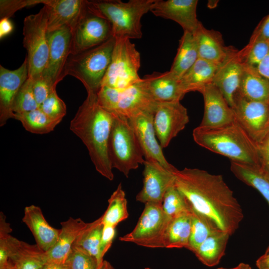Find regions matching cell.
<instances>
[{
	"instance_id": "27",
	"label": "cell",
	"mask_w": 269,
	"mask_h": 269,
	"mask_svg": "<svg viewBox=\"0 0 269 269\" xmlns=\"http://www.w3.org/2000/svg\"><path fill=\"white\" fill-rule=\"evenodd\" d=\"M219 66L198 58L179 80L183 94L185 95L191 91L200 92L206 86L213 83Z\"/></svg>"
},
{
	"instance_id": "17",
	"label": "cell",
	"mask_w": 269,
	"mask_h": 269,
	"mask_svg": "<svg viewBox=\"0 0 269 269\" xmlns=\"http://www.w3.org/2000/svg\"><path fill=\"white\" fill-rule=\"evenodd\" d=\"M143 164V186L136 200L144 204L149 202L162 203L167 190L175 184L174 171L154 160L145 159Z\"/></svg>"
},
{
	"instance_id": "46",
	"label": "cell",
	"mask_w": 269,
	"mask_h": 269,
	"mask_svg": "<svg viewBox=\"0 0 269 269\" xmlns=\"http://www.w3.org/2000/svg\"><path fill=\"white\" fill-rule=\"evenodd\" d=\"M252 36L258 38L269 39V14L257 27Z\"/></svg>"
},
{
	"instance_id": "49",
	"label": "cell",
	"mask_w": 269,
	"mask_h": 269,
	"mask_svg": "<svg viewBox=\"0 0 269 269\" xmlns=\"http://www.w3.org/2000/svg\"><path fill=\"white\" fill-rule=\"evenodd\" d=\"M258 269H269V252L261 256L256 261Z\"/></svg>"
},
{
	"instance_id": "50",
	"label": "cell",
	"mask_w": 269,
	"mask_h": 269,
	"mask_svg": "<svg viewBox=\"0 0 269 269\" xmlns=\"http://www.w3.org/2000/svg\"><path fill=\"white\" fill-rule=\"evenodd\" d=\"M40 269H69L65 264L46 263Z\"/></svg>"
},
{
	"instance_id": "12",
	"label": "cell",
	"mask_w": 269,
	"mask_h": 269,
	"mask_svg": "<svg viewBox=\"0 0 269 269\" xmlns=\"http://www.w3.org/2000/svg\"><path fill=\"white\" fill-rule=\"evenodd\" d=\"M232 109L236 121L259 143L269 131V103L249 100L237 93Z\"/></svg>"
},
{
	"instance_id": "18",
	"label": "cell",
	"mask_w": 269,
	"mask_h": 269,
	"mask_svg": "<svg viewBox=\"0 0 269 269\" xmlns=\"http://www.w3.org/2000/svg\"><path fill=\"white\" fill-rule=\"evenodd\" d=\"M245 59L243 49H235L219 66L213 79V84L220 90L232 108L240 87Z\"/></svg>"
},
{
	"instance_id": "4",
	"label": "cell",
	"mask_w": 269,
	"mask_h": 269,
	"mask_svg": "<svg viewBox=\"0 0 269 269\" xmlns=\"http://www.w3.org/2000/svg\"><path fill=\"white\" fill-rule=\"evenodd\" d=\"M154 0H86L87 8L107 20L115 38L140 39L142 36L141 19L150 11Z\"/></svg>"
},
{
	"instance_id": "48",
	"label": "cell",
	"mask_w": 269,
	"mask_h": 269,
	"mask_svg": "<svg viewBox=\"0 0 269 269\" xmlns=\"http://www.w3.org/2000/svg\"><path fill=\"white\" fill-rule=\"evenodd\" d=\"M258 72L269 81V53L256 68Z\"/></svg>"
},
{
	"instance_id": "11",
	"label": "cell",
	"mask_w": 269,
	"mask_h": 269,
	"mask_svg": "<svg viewBox=\"0 0 269 269\" xmlns=\"http://www.w3.org/2000/svg\"><path fill=\"white\" fill-rule=\"evenodd\" d=\"M113 36L111 23L89 11L87 7L72 30L71 54L99 45Z\"/></svg>"
},
{
	"instance_id": "21",
	"label": "cell",
	"mask_w": 269,
	"mask_h": 269,
	"mask_svg": "<svg viewBox=\"0 0 269 269\" xmlns=\"http://www.w3.org/2000/svg\"><path fill=\"white\" fill-rule=\"evenodd\" d=\"M204 102V112L200 126L216 127L236 121L233 109L218 88L211 83L200 92Z\"/></svg>"
},
{
	"instance_id": "28",
	"label": "cell",
	"mask_w": 269,
	"mask_h": 269,
	"mask_svg": "<svg viewBox=\"0 0 269 269\" xmlns=\"http://www.w3.org/2000/svg\"><path fill=\"white\" fill-rule=\"evenodd\" d=\"M234 175L246 184L257 190L269 205V172L261 165H250L231 161ZM269 252V245L265 253Z\"/></svg>"
},
{
	"instance_id": "33",
	"label": "cell",
	"mask_w": 269,
	"mask_h": 269,
	"mask_svg": "<svg viewBox=\"0 0 269 269\" xmlns=\"http://www.w3.org/2000/svg\"><path fill=\"white\" fill-rule=\"evenodd\" d=\"M189 206L191 228L188 246L186 249L193 253L208 237L221 230L208 218L195 211L189 203Z\"/></svg>"
},
{
	"instance_id": "51",
	"label": "cell",
	"mask_w": 269,
	"mask_h": 269,
	"mask_svg": "<svg viewBox=\"0 0 269 269\" xmlns=\"http://www.w3.org/2000/svg\"><path fill=\"white\" fill-rule=\"evenodd\" d=\"M216 269H252V268L249 265L244 263H241L237 266L233 268L227 269L224 268H219Z\"/></svg>"
},
{
	"instance_id": "22",
	"label": "cell",
	"mask_w": 269,
	"mask_h": 269,
	"mask_svg": "<svg viewBox=\"0 0 269 269\" xmlns=\"http://www.w3.org/2000/svg\"><path fill=\"white\" fill-rule=\"evenodd\" d=\"M140 87L157 103L180 101L184 96L176 79L169 71L154 72L137 82Z\"/></svg>"
},
{
	"instance_id": "47",
	"label": "cell",
	"mask_w": 269,
	"mask_h": 269,
	"mask_svg": "<svg viewBox=\"0 0 269 269\" xmlns=\"http://www.w3.org/2000/svg\"><path fill=\"white\" fill-rule=\"evenodd\" d=\"M13 29V25L9 18H3L0 20V38L9 35Z\"/></svg>"
},
{
	"instance_id": "7",
	"label": "cell",
	"mask_w": 269,
	"mask_h": 269,
	"mask_svg": "<svg viewBox=\"0 0 269 269\" xmlns=\"http://www.w3.org/2000/svg\"><path fill=\"white\" fill-rule=\"evenodd\" d=\"M48 20V13L45 5L37 13L29 15L24 19L23 45L27 51L28 78L33 80L42 76L47 63Z\"/></svg>"
},
{
	"instance_id": "9",
	"label": "cell",
	"mask_w": 269,
	"mask_h": 269,
	"mask_svg": "<svg viewBox=\"0 0 269 269\" xmlns=\"http://www.w3.org/2000/svg\"><path fill=\"white\" fill-rule=\"evenodd\" d=\"M97 97L99 104L103 109L128 119L142 112L155 113L158 104L137 82L122 89L102 86Z\"/></svg>"
},
{
	"instance_id": "53",
	"label": "cell",
	"mask_w": 269,
	"mask_h": 269,
	"mask_svg": "<svg viewBox=\"0 0 269 269\" xmlns=\"http://www.w3.org/2000/svg\"><path fill=\"white\" fill-rule=\"evenodd\" d=\"M3 269H16L13 263L9 260L8 264Z\"/></svg>"
},
{
	"instance_id": "20",
	"label": "cell",
	"mask_w": 269,
	"mask_h": 269,
	"mask_svg": "<svg viewBox=\"0 0 269 269\" xmlns=\"http://www.w3.org/2000/svg\"><path fill=\"white\" fill-rule=\"evenodd\" d=\"M197 0H154L150 11L154 15L178 23L184 31L194 33L200 21L197 18Z\"/></svg>"
},
{
	"instance_id": "45",
	"label": "cell",
	"mask_w": 269,
	"mask_h": 269,
	"mask_svg": "<svg viewBox=\"0 0 269 269\" xmlns=\"http://www.w3.org/2000/svg\"><path fill=\"white\" fill-rule=\"evenodd\" d=\"M261 165L269 172V131L257 143Z\"/></svg>"
},
{
	"instance_id": "6",
	"label": "cell",
	"mask_w": 269,
	"mask_h": 269,
	"mask_svg": "<svg viewBox=\"0 0 269 269\" xmlns=\"http://www.w3.org/2000/svg\"><path fill=\"white\" fill-rule=\"evenodd\" d=\"M113 116L108 142V156L112 168L128 177L130 172L143 164L145 159L128 119L115 114Z\"/></svg>"
},
{
	"instance_id": "19",
	"label": "cell",
	"mask_w": 269,
	"mask_h": 269,
	"mask_svg": "<svg viewBox=\"0 0 269 269\" xmlns=\"http://www.w3.org/2000/svg\"><path fill=\"white\" fill-rule=\"evenodd\" d=\"M28 78V65L26 57L21 66L9 70L0 65V126L13 118L12 106L15 97Z\"/></svg>"
},
{
	"instance_id": "16",
	"label": "cell",
	"mask_w": 269,
	"mask_h": 269,
	"mask_svg": "<svg viewBox=\"0 0 269 269\" xmlns=\"http://www.w3.org/2000/svg\"><path fill=\"white\" fill-rule=\"evenodd\" d=\"M154 113L144 112L128 119L141 148L145 160H154L167 169L176 168L169 163L163 155L162 148L156 139L154 127Z\"/></svg>"
},
{
	"instance_id": "2",
	"label": "cell",
	"mask_w": 269,
	"mask_h": 269,
	"mask_svg": "<svg viewBox=\"0 0 269 269\" xmlns=\"http://www.w3.org/2000/svg\"><path fill=\"white\" fill-rule=\"evenodd\" d=\"M113 116L99 104L96 94L89 93L70 124V130L86 146L96 170L109 180L114 177L108 153Z\"/></svg>"
},
{
	"instance_id": "40",
	"label": "cell",
	"mask_w": 269,
	"mask_h": 269,
	"mask_svg": "<svg viewBox=\"0 0 269 269\" xmlns=\"http://www.w3.org/2000/svg\"><path fill=\"white\" fill-rule=\"evenodd\" d=\"M69 269H98L97 259L84 251L72 247L65 263Z\"/></svg>"
},
{
	"instance_id": "14",
	"label": "cell",
	"mask_w": 269,
	"mask_h": 269,
	"mask_svg": "<svg viewBox=\"0 0 269 269\" xmlns=\"http://www.w3.org/2000/svg\"><path fill=\"white\" fill-rule=\"evenodd\" d=\"M10 224L4 215L0 216V244L7 250L9 260L16 269H40L44 264V252L12 236Z\"/></svg>"
},
{
	"instance_id": "8",
	"label": "cell",
	"mask_w": 269,
	"mask_h": 269,
	"mask_svg": "<svg viewBox=\"0 0 269 269\" xmlns=\"http://www.w3.org/2000/svg\"><path fill=\"white\" fill-rule=\"evenodd\" d=\"M140 57L134 44L128 38H116L109 67L102 86L122 89L139 81Z\"/></svg>"
},
{
	"instance_id": "32",
	"label": "cell",
	"mask_w": 269,
	"mask_h": 269,
	"mask_svg": "<svg viewBox=\"0 0 269 269\" xmlns=\"http://www.w3.org/2000/svg\"><path fill=\"white\" fill-rule=\"evenodd\" d=\"M191 228V219L189 206L188 211L169 222L163 237L164 248L186 249L188 246Z\"/></svg>"
},
{
	"instance_id": "34",
	"label": "cell",
	"mask_w": 269,
	"mask_h": 269,
	"mask_svg": "<svg viewBox=\"0 0 269 269\" xmlns=\"http://www.w3.org/2000/svg\"><path fill=\"white\" fill-rule=\"evenodd\" d=\"M13 119L20 121L26 131L36 134H45L53 131L61 122L50 118L40 108L23 113L15 114Z\"/></svg>"
},
{
	"instance_id": "35",
	"label": "cell",
	"mask_w": 269,
	"mask_h": 269,
	"mask_svg": "<svg viewBox=\"0 0 269 269\" xmlns=\"http://www.w3.org/2000/svg\"><path fill=\"white\" fill-rule=\"evenodd\" d=\"M102 217L89 223L88 227L78 237L73 246L78 248L95 257L99 267L102 263L100 260L99 248L103 229Z\"/></svg>"
},
{
	"instance_id": "5",
	"label": "cell",
	"mask_w": 269,
	"mask_h": 269,
	"mask_svg": "<svg viewBox=\"0 0 269 269\" xmlns=\"http://www.w3.org/2000/svg\"><path fill=\"white\" fill-rule=\"evenodd\" d=\"M115 42L113 36L99 45L70 54L65 63L63 78L67 75L74 77L83 84L87 93L97 94L110 63Z\"/></svg>"
},
{
	"instance_id": "54",
	"label": "cell",
	"mask_w": 269,
	"mask_h": 269,
	"mask_svg": "<svg viewBox=\"0 0 269 269\" xmlns=\"http://www.w3.org/2000/svg\"><path fill=\"white\" fill-rule=\"evenodd\" d=\"M144 269H151L150 268H145Z\"/></svg>"
},
{
	"instance_id": "15",
	"label": "cell",
	"mask_w": 269,
	"mask_h": 269,
	"mask_svg": "<svg viewBox=\"0 0 269 269\" xmlns=\"http://www.w3.org/2000/svg\"><path fill=\"white\" fill-rule=\"evenodd\" d=\"M188 122L187 110L180 101L158 103L153 127L161 147H167Z\"/></svg>"
},
{
	"instance_id": "39",
	"label": "cell",
	"mask_w": 269,
	"mask_h": 269,
	"mask_svg": "<svg viewBox=\"0 0 269 269\" xmlns=\"http://www.w3.org/2000/svg\"><path fill=\"white\" fill-rule=\"evenodd\" d=\"M244 48L247 53L245 63L256 68L269 53V39L251 36L249 43Z\"/></svg>"
},
{
	"instance_id": "36",
	"label": "cell",
	"mask_w": 269,
	"mask_h": 269,
	"mask_svg": "<svg viewBox=\"0 0 269 269\" xmlns=\"http://www.w3.org/2000/svg\"><path fill=\"white\" fill-rule=\"evenodd\" d=\"M108 206L102 216L103 225L116 226L129 216L127 200L121 183L108 200Z\"/></svg>"
},
{
	"instance_id": "31",
	"label": "cell",
	"mask_w": 269,
	"mask_h": 269,
	"mask_svg": "<svg viewBox=\"0 0 269 269\" xmlns=\"http://www.w3.org/2000/svg\"><path fill=\"white\" fill-rule=\"evenodd\" d=\"M230 236L228 233L219 231L208 237L193 253L205 266H215L225 255Z\"/></svg>"
},
{
	"instance_id": "24",
	"label": "cell",
	"mask_w": 269,
	"mask_h": 269,
	"mask_svg": "<svg viewBox=\"0 0 269 269\" xmlns=\"http://www.w3.org/2000/svg\"><path fill=\"white\" fill-rule=\"evenodd\" d=\"M60 224L61 228L57 242L51 249L44 253V264H65L75 242L89 223H85L80 218L70 217Z\"/></svg>"
},
{
	"instance_id": "10",
	"label": "cell",
	"mask_w": 269,
	"mask_h": 269,
	"mask_svg": "<svg viewBox=\"0 0 269 269\" xmlns=\"http://www.w3.org/2000/svg\"><path fill=\"white\" fill-rule=\"evenodd\" d=\"M133 231L119 240L150 248H164L163 237L170 222L165 215L162 203L149 202Z\"/></svg>"
},
{
	"instance_id": "25",
	"label": "cell",
	"mask_w": 269,
	"mask_h": 269,
	"mask_svg": "<svg viewBox=\"0 0 269 269\" xmlns=\"http://www.w3.org/2000/svg\"><path fill=\"white\" fill-rule=\"evenodd\" d=\"M193 34L197 44L198 58L220 65L235 49L225 45L220 32L206 28L201 22Z\"/></svg>"
},
{
	"instance_id": "29",
	"label": "cell",
	"mask_w": 269,
	"mask_h": 269,
	"mask_svg": "<svg viewBox=\"0 0 269 269\" xmlns=\"http://www.w3.org/2000/svg\"><path fill=\"white\" fill-rule=\"evenodd\" d=\"M238 93L248 100L269 103V81L245 63Z\"/></svg>"
},
{
	"instance_id": "23",
	"label": "cell",
	"mask_w": 269,
	"mask_h": 269,
	"mask_svg": "<svg viewBox=\"0 0 269 269\" xmlns=\"http://www.w3.org/2000/svg\"><path fill=\"white\" fill-rule=\"evenodd\" d=\"M44 5L48 13L47 32L65 26L72 31L87 7L84 0H46Z\"/></svg>"
},
{
	"instance_id": "42",
	"label": "cell",
	"mask_w": 269,
	"mask_h": 269,
	"mask_svg": "<svg viewBox=\"0 0 269 269\" xmlns=\"http://www.w3.org/2000/svg\"><path fill=\"white\" fill-rule=\"evenodd\" d=\"M46 0H0V19L11 17L17 10L26 6L44 3Z\"/></svg>"
},
{
	"instance_id": "13",
	"label": "cell",
	"mask_w": 269,
	"mask_h": 269,
	"mask_svg": "<svg viewBox=\"0 0 269 269\" xmlns=\"http://www.w3.org/2000/svg\"><path fill=\"white\" fill-rule=\"evenodd\" d=\"M72 37V30L66 26L47 33L48 58L42 76L54 88L64 78V67L71 54Z\"/></svg>"
},
{
	"instance_id": "52",
	"label": "cell",
	"mask_w": 269,
	"mask_h": 269,
	"mask_svg": "<svg viewBox=\"0 0 269 269\" xmlns=\"http://www.w3.org/2000/svg\"><path fill=\"white\" fill-rule=\"evenodd\" d=\"M98 269H115L112 264L107 261L104 260Z\"/></svg>"
},
{
	"instance_id": "44",
	"label": "cell",
	"mask_w": 269,
	"mask_h": 269,
	"mask_svg": "<svg viewBox=\"0 0 269 269\" xmlns=\"http://www.w3.org/2000/svg\"><path fill=\"white\" fill-rule=\"evenodd\" d=\"M103 225L99 248L100 260L102 263L104 261V256L111 247L116 235V227L108 225Z\"/></svg>"
},
{
	"instance_id": "26",
	"label": "cell",
	"mask_w": 269,
	"mask_h": 269,
	"mask_svg": "<svg viewBox=\"0 0 269 269\" xmlns=\"http://www.w3.org/2000/svg\"><path fill=\"white\" fill-rule=\"evenodd\" d=\"M22 221L31 232L36 245L42 251L47 252L57 242L60 229L48 224L39 207L34 205L26 206Z\"/></svg>"
},
{
	"instance_id": "41",
	"label": "cell",
	"mask_w": 269,
	"mask_h": 269,
	"mask_svg": "<svg viewBox=\"0 0 269 269\" xmlns=\"http://www.w3.org/2000/svg\"><path fill=\"white\" fill-rule=\"evenodd\" d=\"M39 108L48 117L62 121L66 114V106L58 96L56 89H53Z\"/></svg>"
},
{
	"instance_id": "30",
	"label": "cell",
	"mask_w": 269,
	"mask_h": 269,
	"mask_svg": "<svg viewBox=\"0 0 269 269\" xmlns=\"http://www.w3.org/2000/svg\"><path fill=\"white\" fill-rule=\"evenodd\" d=\"M198 59L197 44L194 34L184 31L169 71L179 80Z\"/></svg>"
},
{
	"instance_id": "3",
	"label": "cell",
	"mask_w": 269,
	"mask_h": 269,
	"mask_svg": "<svg viewBox=\"0 0 269 269\" xmlns=\"http://www.w3.org/2000/svg\"><path fill=\"white\" fill-rule=\"evenodd\" d=\"M193 137L199 145L231 161L261 165L257 144L236 121L216 127L199 126L193 130Z\"/></svg>"
},
{
	"instance_id": "37",
	"label": "cell",
	"mask_w": 269,
	"mask_h": 269,
	"mask_svg": "<svg viewBox=\"0 0 269 269\" xmlns=\"http://www.w3.org/2000/svg\"><path fill=\"white\" fill-rule=\"evenodd\" d=\"M163 212L170 221L189 210L188 202L175 184L166 192L162 203Z\"/></svg>"
},
{
	"instance_id": "43",
	"label": "cell",
	"mask_w": 269,
	"mask_h": 269,
	"mask_svg": "<svg viewBox=\"0 0 269 269\" xmlns=\"http://www.w3.org/2000/svg\"><path fill=\"white\" fill-rule=\"evenodd\" d=\"M33 90L34 95L38 105H40L47 98L54 88L42 76L33 80Z\"/></svg>"
},
{
	"instance_id": "38",
	"label": "cell",
	"mask_w": 269,
	"mask_h": 269,
	"mask_svg": "<svg viewBox=\"0 0 269 269\" xmlns=\"http://www.w3.org/2000/svg\"><path fill=\"white\" fill-rule=\"evenodd\" d=\"M33 79L28 78L17 93L14 100L12 111L14 114H21L39 108L33 90Z\"/></svg>"
},
{
	"instance_id": "1",
	"label": "cell",
	"mask_w": 269,
	"mask_h": 269,
	"mask_svg": "<svg viewBox=\"0 0 269 269\" xmlns=\"http://www.w3.org/2000/svg\"><path fill=\"white\" fill-rule=\"evenodd\" d=\"M173 173L175 186L195 211L230 236L236 231L243 210L221 175L190 168L176 169Z\"/></svg>"
}]
</instances>
